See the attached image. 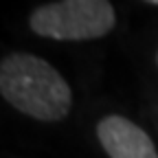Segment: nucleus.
Returning <instances> with one entry per match:
<instances>
[{"label": "nucleus", "mask_w": 158, "mask_h": 158, "mask_svg": "<svg viewBox=\"0 0 158 158\" xmlns=\"http://www.w3.org/2000/svg\"><path fill=\"white\" fill-rule=\"evenodd\" d=\"M0 92L18 112L44 123L68 116L73 90L46 59L31 53H11L0 64Z\"/></svg>", "instance_id": "obj_1"}, {"label": "nucleus", "mask_w": 158, "mask_h": 158, "mask_svg": "<svg viewBox=\"0 0 158 158\" xmlns=\"http://www.w3.org/2000/svg\"><path fill=\"white\" fill-rule=\"evenodd\" d=\"M116 13L110 0H55L29 15V27L40 37L57 42L99 40L114 29Z\"/></svg>", "instance_id": "obj_2"}, {"label": "nucleus", "mask_w": 158, "mask_h": 158, "mask_svg": "<svg viewBox=\"0 0 158 158\" xmlns=\"http://www.w3.org/2000/svg\"><path fill=\"white\" fill-rule=\"evenodd\" d=\"M97 138L110 158H158L149 134L121 114H108L97 123Z\"/></svg>", "instance_id": "obj_3"}, {"label": "nucleus", "mask_w": 158, "mask_h": 158, "mask_svg": "<svg viewBox=\"0 0 158 158\" xmlns=\"http://www.w3.org/2000/svg\"><path fill=\"white\" fill-rule=\"evenodd\" d=\"M145 2H149V5H156V7H158V0H145Z\"/></svg>", "instance_id": "obj_4"}, {"label": "nucleus", "mask_w": 158, "mask_h": 158, "mask_svg": "<svg viewBox=\"0 0 158 158\" xmlns=\"http://www.w3.org/2000/svg\"><path fill=\"white\" fill-rule=\"evenodd\" d=\"M156 64H158V53H156Z\"/></svg>", "instance_id": "obj_5"}]
</instances>
